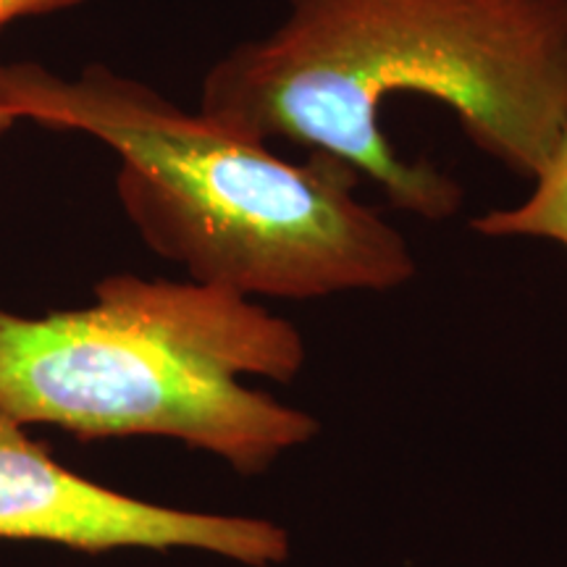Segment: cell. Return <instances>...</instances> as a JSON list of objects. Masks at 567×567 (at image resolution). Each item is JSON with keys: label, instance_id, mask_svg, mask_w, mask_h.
Wrapping results in <instances>:
<instances>
[{"label": "cell", "instance_id": "cell-1", "mask_svg": "<svg viewBox=\"0 0 567 567\" xmlns=\"http://www.w3.org/2000/svg\"><path fill=\"white\" fill-rule=\"evenodd\" d=\"M455 111L465 137L530 179L567 126V0H287V19L210 66L197 111L347 163L396 210L444 221L463 187L381 126L392 95Z\"/></svg>", "mask_w": 567, "mask_h": 567}, {"label": "cell", "instance_id": "cell-7", "mask_svg": "<svg viewBox=\"0 0 567 567\" xmlns=\"http://www.w3.org/2000/svg\"><path fill=\"white\" fill-rule=\"evenodd\" d=\"M17 124H21L17 113L9 111V109H6L3 103H0V140H3L6 134H9V132H11L13 126H17Z\"/></svg>", "mask_w": 567, "mask_h": 567}, {"label": "cell", "instance_id": "cell-2", "mask_svg": "<svg viewBox=\"0 0 567 567\" xmlns=\"http://www.w3.org/2000/svg\"><path fill=\"white\" fill-rule=\"evenodd\" d=\"M0 103L19 122L109 145L126 218L189 281L247 300H321L389 292L417 271L408 239L354 197L363 176L331 155L284 161L103 63L76 76L0 63Z\"/></svg>", "mask_w": 567, "mask_h": 567}, {"label": "cell", "instance_id": "cell-6", "mask_svg": "<svg viewBox=\"0 0 567 567\" xmlns=\"http://www.w3.org/2000/svg\"><path fill=\"white\" fill-rule=\"evenodd\" d=\"M80 3L84 0H0V27L13 24L19 19L48 17V13L74 9Z\"/></svg>", "mask_w": 567, "mask_h": 567}, {"label": "cell", "instance_id": "cell-5", "mask_svg": "<svg viewBox=\"0 0 567 567\" xmlns=\"http://www.w3.org/2000/svg\"><path fill=\"white\" fill-rule=\"evenodd\" d=\"M530 182L534 189L526 200L476 216L471 229L492 239H549L567 250V126Z\"/></svg>", "mask_w": 567, "mask_h": 567}, {"label": "cell", "instance_id": "cell-3", "mask_svg": "<svg viewBox=\"0 0 567 567\" xmlns=\"http://www.w3.org/2000/svg\"><path fill=\"white\" fill-rule=\"evenodd\" d=\"M305 354L300 331L247 297L113 274L90 308L40 318L0 308V410L82 442L176 439L258 476L321 423L243 375L289 384Z\"/></svg>", "mask_w": 567, "mask_h": 567}, {"label": "cell", "instance_id": "cell-4", "mask_svg": "<svg viewBox=\"0 0 567 567\" xmlns=\"http://www.w3.org/2000/svg\"><path fill=\"white\" fill-rule=\"evenodd\" d=\"M0 410V538L105 555L195 549L247 567L289 559L287 528L266 517L200 513L122 494L61 465Z\"/></svg>", "mask_w": 567, "mask_h": 567}]
</instances>
